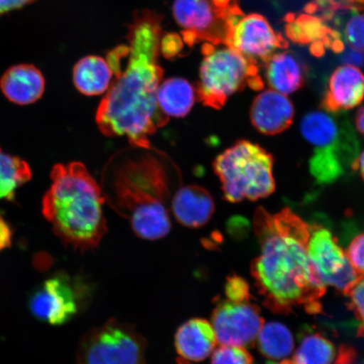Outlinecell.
I'll return each instance as SVG.
<instances>
[{
    "label": "cell",
    "mask_w": 364,
    "mask_h": 364,
    "mask_svg": "<svg viewBox=\"0 0 364 364\" xmlns=\"http://www.w3.org/2000/svg\"><path fill=\"white\" fill-rule=\"evenodd\" d=\"M353 171H358L360 173L362 178L364 180V151L358 154L356 161H354Z\"/></svg>",
    "instance_id": "obj_35"
},
{
    "label": "cell",
    "mask_w": 364,
    "mask_h": 364,
    "mask_svg": "<svg viewBox=\"0 0 364 364\" xmlns=\"http://www.w3.org/2000/svg\"><path fill=\"white\" fill-rule=\"evenodd\" d=\"M346 296L349 298L348 306L358 321V335L364 338V277H358Z\"/></svg>",
    "instance_id": "obj_26"
},
{
    "label": "cell",
    "mask_w": 364,
    "mask_h": 364,
    "mask_svg": "<svg viewBox=\"0 0 364 364\" xmlns=\"http://www.w3.org/2000/svg\"><path fill=\"white\" fill-rule=\"evenodd\" d=\"M35 0H0V16L27 6Z\"/></svg>",
    "instance_id": "obj_32"
},
{
    "label": "cell",
    "mask_w": 364,
    "mask_h": 364,
    "mask_svg": "<svg viewBox=\"0 0 364 364\" xmlns=\"http://www.w3.org/2000/svg\"><path fill=\"white\" fill-rule=\"evenodd\" d=\"M226 45L258 63H265L277 50L289 47L284 36L276 33L266 18L259 14L241 18Z\"/></svg>",
    "instance_id": "obj_12"
},
{
    "label": "cell",
    "mask_w": 364,
    "mask_h": 364,
    "mask_svg": "<svg viewBox=\"0 0 364 364\" xmlns=\"http://www.w3.org/2000/svg\"><path fill=\"white\" fill-rule=\"evenodd\" d=\"M240 0H176L173 15L184 42L193 47L204 42L228 43L236 23L245 15Z\"/></svg>",
    "instance_id": "obj_7"
},
{
    "label": "cell",
    "mask_w": 364,
    "mask_h": 364,
    "mask_svg": "<svg viewBox=\"0 0 364 364\" xmlns=\"http://www.w3.org/2000/svg\"><path fill=\"white\" fill-rule=\"evenodd\" d=\"M264 65L266 80L272 90L286 95L302 88L306 68L293 53H274Z\"/></svg>",
    "instance_id": "obj_19"
},
{
    "label": "cell",
    "mask_w": 364,
    "mask_h": 364,
    "mask_svg": "<svg viewBox=\"0 0 364 364\" xmlns=\"http://www.w3.org/2000/svg\"><path fill=\"white\" fill-rule=\"evenodd\" d=\"M253 225L260 253L250 264V272L264 306L281 315L297 307L321 312L318 300L327 286L309 260L308 223L288 208L272 215L260 207Z\"/></svg>",
    "instance_id": "obj_2"
},
{
    "label": "cell",
    "mask_w": 364,
    "mask_h": 364,
    "mask_svg": "<svg viewBox=\"0 0 364 364\" xmlns=\"http://www.w3.org/2000/svg\"><path fill=\"white\" fill-rule=\"evenodd\" d=\"M162 17L151 11L136 14L127 43L109 53L115 79L99 105L95 121L108 136H125L131 146L149 148V136L167 124L159 109L157 90L164 70L159 65Z\"/></svg>",
    "instance_id": "obj_1"
},
{
    "label": "cell",
    "mask_w": 364,
    "mask_h": 364,
    "mask_svg": "<svg viewBox=\"0 0 364 364\" xmlns=\"http://www.w3.org/2000/svg\"><path fill=\"white\" fill-rule=\"evenodd\" d=\"M146 347L134 326L112 318L83 336L77 364H144Z\"/></svg>",
    "instance_id": "obj_8"
},
{
    "label": "cell",
    "mask_w": 364,
    "mask_h": 364,
    "mask_svg": "<svg viewBox=\"0 0 364 364\" xmlns=\"http://www.w3.org/2000/svg\"><path fill=\"white\" fill-rule=\"evenodd\" d=\"M196 90L188 80L171 78L159 85L157 103L168 117L188 115L195 102Z\"/></svg>",
    "instance_id": "obj_21"
},
{
    "label": "cell",
    "mask_w": 364,
    "mask_h": 364,
    "mask_svg": "<svg viewBox=\"0 0 364 364\" xmlns=\"http://www.w3.org/2000/svg\"><path fill=\"white\" fill-rule=\"evenodd\" d=\"M273 164L270 153L248 140L237 141L225 149L213 162V170L226 201H257L269 197L276 188Z\"/></svg>",
    "instance_id": "obj_5"
},
{
    "label": "cell",
    "mask_w": 364,
    "mask_h": 364,
    "mask_svg": "<svg viewBox=\"0 0 364 364\" xmlns=\"http://www.w3.org/2000/svg\"><path fill=\"white\" fill-rule=\"evenodd\" d=\"M211 364H254L247 349L237 346L222 345L213 351Z\"/></svg>",
    "instance_id": "obj_25"
},
{
    "label": "cell",
    "mask_w": 364,
    "mask_h": 364,
    "mask_svg": "<svg viewBox=\"0 0 364 364\" xmlns=\"http://www.w3.org/2000/svg\"><path fill=\"white\" fill-rule=\"evenodd\" d=\"M217 338L215 329L204 318H194L177 330L175 346L181 359L188 362H201L215 351Z\"/></svg>",
    "instance_id": "obj_17"
},
{
    "label": "cell",
    "mask_w": 364,
    "mask_h": 364,
    "mask_svg": "<svg viewBox=\"0 0 364 364\" xmlns=\"http://www.w3.org/2000/svg\"><path fill=\"white\" fill-rule=\"evenodd\" d=\"M343 59L345 65H351L356 67L364 65V53L352 48L344 53Z\"/></svg>",
    "instance_id": "obj_33"
},
{
    "label": "cell",
    "mask_w": 364,
    "mask_h": 364,
    "mask_svg": "<svg viewBox=\"0 0 364 364\" xmlns=\"http://www.w3.org/2000/svg\"><path fill=\"white\" fill-rule=\"evenodd\" d=\"M364 99V74L351 65L340 66L332 73L322 101V109L329 112L350 110Z\"/></svg>",
    "instance_id": "obj_14"
},
{
    "label": "cell",
    "mask_w": 364,
    "mask_h": 364,
    "mask_svg": "<svg viewBox=\"0 0 364 364\" xmlns=\"http://www.w3.org/2000/svg\"><path fill=\"white\" fill-rule=\"evenodd\" d=\"M12 237L13 232L10 225L0 215V252L11 247Z\"/></svg>",
    "instance_id": "obj_31"
},
{
    "label": "cell",
    "mask_w": 364,
    "mask_h": 364,
    "mask_svg": "<svg viewBox=\"0 0 364 364\" xmlns=\"http://www.w3.org/2000/svg\"><path fill=\"white\" fill-rule=\"evenodd\" d=\"M355 125H356L359 133L364 136V106L357 112L356 117H355Z\"/></svg>",
    "instance_id": "obj_34"
},
{
    "label": "cell",
    "mask_w": 364,
    "mask_h": 364,
    "mask_svg": "<svg viewBox=\"0 0 364 364\" xmlns=\"http://www.w3.org/2000/svg\"><path fill=\"white\" fill-rule=\"evenodd\" d=\"M80 289L65 275L50 277L36 289L29 300V308L38 320L52 326L66 324L80 309Z\"/></svg>",
    "instance_id": "obj_11"
},
{
    "label": "cell",
    "mask_w": 364,
    "mask_h": 364,
    "mask_svg": "<svg viewBox=\"0 0 364 364\" xmlns=\"http://www.w3.org/2000/svg\"><path fill=\"white\" fill-rule=\"evenodd\" d=\"M33 172L25 161L0 148V199L13 200L16 190L31 179Z\"/></svg>",
    "instance_id": "obj_24"
},
{
    "label": "cell",
    "mask_w": 364,
    "mask_h": 364,
    "mask_svg": "<svg viewBox=\"0 0 364 364\" xmlns=\"http://www.w3.org/2000/svg\"><path fill=\"white\" fill-rule=\"evenodd\" d=\"M286 27L287 36L294 43L299 44H315L321 43L326 48H331L335 53H341L344 44L341 42L338 31L331 30L324 25V20L311 16L308 14L296 18L293 14L288 16Z\"/></svg>",
    "instance_id": "obj_18"
},
{
    "label": "cell",
    "mask_w": 364,
    "mask_h": 364,
    "mask_svg": "<svg viewBox=\"0 0 364 364\" xmlns=\"http://www.w3.org/2000/svg\"><path fill=\"white\" fill-rule=\"evenodd\" d=\"M178 363L179 364H190V362H188V361H185L183 360V359H179L178 360Z\"/></svg>",
    "instance_id": "obj_36"
},
{
    "label": "cell",
    "mask_w": 364,
    "mask_h": 364,
    "mask_svg": "<svg viewBox=\"0 0 364 364\" xmlns=\"http://www.w3.org/2000/svg\"><path fill=\"white\" fill-rule=\"evenodd\" d=\"M183 47L181 36L175 34H170L164 36L161 42V50L166 58H172L177 55Z\"/></svg>",
    "instance_id": "obj_30"
},
{
    "label": "cell",
    "mask_w": 364,
    "mask_h": 364,
    "mask_svg": "<svg viewBox=\"0 0 364 364\" xmlns=\"http://www.w3.org/2000/svg\"><path fill=\"white\" fill-rule=\"evenodd\" d=\"M345 253L358 276L364 277V232L354 236Z\"/></svg>",
    "instance_id": "obj_29"
},
{
    "label": "cell",
    "mask_w": 364,
    "mask_h": 364,
    "mask_svg": "<svg viewBox=\"0 0 364 364\" xmlns=\"http://www.w3.org/2000/svg\"><path fill=\"white\" fill-rule=\"evenodd\" d=\"M43 198V213L54 233L75 250L97 247L107 232L102 186L80 162L57 164Z\"/></svg>",
    "instance_id": "obj_4"
},
{
    "label": "cell",
    "mask_w": 364,
    "mask_h": 364,
    "mask_svg": "<svg viewBox=\"0 0 364 364\" xmlns=\"http://www.w3.org/2000/svg\"><path fill=\"white\" fill-rule=\"evenodd\" d=\"M112 75L107 61L98 56L80 59L73 71L76 89L85 95H98L106 92L112 83Z\"/></svg>",
    "instance_id": "obj_20"
},
{
    "label": "cell",
    "mask_w": 364,
    "mask_h": 364,
    "mask_svg": "<svg viewBox=\"0 0 364 364\" xmlns=\"http://www.w3.org/2000/svg\"><path fill=\"white\" fill-rule=\"evenodd\" d=\"M171 208L181 225L199 228L211 220L215 205L208 190L203 186L191 185L176 191L171 199Z\"/></svg>",
    "instance_id": "obj_15"
},
{
    "label": "cell",
    "mask_w": 364,
    "mask_h": 364,
    "mask_svg": "<svg viewBox=\"0 0 364 364\" xmlns=\"http://www.w3.org/2000/svg\"><path fill=\"white\" fill-rule=\"evenodd\" d=\"M225 292L228 299L232 302L250 301V285L244 277L234 274L227 277Z\"/></svg>",
    "instance_id": "obj_28"
},
{
    "label": "cell",
    "mask_w": 364,
    "mask_h": 364,
    "mask_svg": "<svg viewBox=\"0 0 364 364\" xmlns=\"http://www.w3.org/2000/svg\"><path fill=\"white\" fill-rule=\"evenodd\" d=\"M257 348L264 357L272 360H283L292 353L294 341L292 333L280 322L263 324L257 336Z\"/></svg>",
    "instance_id": "obj_23"
},
{
    "label": "cell",
    "mask_w": 364,
    "mask_h": 364,
    "mask_svg": "<svg viewBox=\"0 0 364 364\" xmlns=\"http://www.w3.org/2000/svg\"><path fill=\"white\" fill-rule=\"evenodd\" d=\"M344 36L350 47L364 53V13L357 11L350 18L345 26Z\"/></svg>",
    "instance_id": "obj_27"
},
{
    "label": "cell",
    "mask_w": 364,
    "mask_h": 364,
    "mask_svg": "<svg viewBox=\"0 0 364 364\" xmlns=\"http://www.w3.org/2000/svg\"><path fill=\"white\" fill-rule=\"evenodd\" d=\"M265 364H279V363H277L274 361H267L265 363Z\"/></svg>",
    "instance_id": "obj_37"
},
{
    "label": "cell",
    "mask_w": 364,
    "mask_h": 364,
    "mask_svg": "<svg viewBox=\"0 0 364 364\" xmlns=\"http://www.w3.org/2000/svg\"><path fill=\"white\" fill-rule=\"evenodd\" d=\"M177 169L151 148L133 147L115 154L105 167L102 190L106 201L129 221L139 237L156 240L171 229L168 208Z\"/></svg>",
    "instance_id": "obj_3"
},
{
    "label": "cell",
    "mask_w": 364,
    "mask_h": 364,
    "mask_svg": "<svg viewBox=\"0 0 364 364\" xmlns=\"http://www.w3.org/2000/svg\"><path fill=\"white\" fill-rule=\"evenodd\" d=\"M250 121L259 133L276 135L293 124L294 107L285 95L266 90L257 95L250 107Z\"/></svg>",
    "instance_id": "obj_13"
},
{
    "label": "cell",
    "mask_w": 364,
    "mask_h": 364,
    "mask_svg": "<svg viewBox=\"0 0 364 364\" xmlns=\"http://www.w3.org/2000/svg\"><path fill=\"white\" fill-rule=\"evenodd\" d=\"M307 250L309 260L327 285L346 295L356 283L358 276L350 263L338 238L320 223L309 224Z\"/></svg>",
    "instance_id": "obj_9"
},
{
    "label": "cell",
    "mask_w": 364,
    "mask_h": 364,
    "mask_svg": "<svg viewBox=\"0 0 364 364\" xmlns=\"http://www.w3.org/2000/svg\"><path fill=\"white\" fill-rule=\"evenodd\" d=\"M293 358L283 359L279 364H331L336 352L333 343L321 333L311 330L304 332Z\"/></svg>",
    "instance_id": "obj_22"
},
{
    "label": "cell",
    "mask_w": 364,
    "mask_h": 364,
    "mask_svg": "<svg viewBox=\"0 0 364 364\" xmlns=\"http://www.w3.org/2000/svg\"><path fill=\"white\" fill-rule=\"evenodd\" d=\"M0 89L11 102L26 106L43 97L45 79L34 65H17L4 73L0 79Z\"/></svg>",
    "instance_id": "obj_16"
},
{
    "label": "cell",
    "mask_w": 364,
    "mask_h": 364,
    "mask_svg": "<svg viewBox=\"0 0 364 364\" xmlns=\"http://www.w3.org/2000/svg\"><path fill=\"white\" fill-rule=\"evenodd\" d=\"M196 93L204 106L221 109L231 95L247 88L262 90L259 63L225 44L205 43Z\"/></svg>",
    "instance_id": "obj_6"
},
{
    "label": "cell",
    "mask_w": 364,
    "mask_h": 364,
    "mask_svg": "<svg viewBox=\"0 0 364 364\" xmlns=\"http://www.w3.org/2000/svg\"><path fill=\"white\" fill-rule=\"evenodd\" d=\"M263 324L260 309L249 301L223 300L212 314V326L222 345L252 347Z\"/></svg>",
    "instance_id": "obj_10"
}]
</instances>
